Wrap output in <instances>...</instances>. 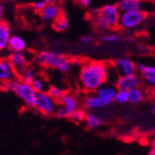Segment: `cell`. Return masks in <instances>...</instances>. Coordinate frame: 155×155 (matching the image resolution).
Returning <instances> with one entry per match:
<instances>
[{
  "instance_id": "6da1fadb",
  "label": "cell",
  "mask_w": 155,
  "mask_h": 155,
  "mask_svg": "<svg viewBox=\"0 0 155 155\" xmlns=\"http://www.w3.org/2000/svg\"><path fill=\"white\" fill-rule=\"evenodd\" d=\"M107 64L103 62H86L81 65L80 82L82 88L88 92L98 90L108 79Z\"/></svg>"
},
{
  "instance_id": "7a4b0ae2",
  "label": "cell",
  "mask_w": 155,
  "mask_h": 155,
  "mask_svg": "<svg viewBox=\"0 0 155 155\" xmlns=\"http://www.w3.org/2000/svg\"><path fill=\"white\" fill-rule=\"evenodd\" d=\"M121 12L114 4H107L100 9L99 16L93 19L95 27L99 31L115 30L119 27Z\"/></svg>"
},
{
  "instance_id": "3957f363",
  "label": "cell",
  "mask_w": 155,
  "mask_h": 155,
  "mask_svg": "<svg viewBox=\"0 0 155 155\" xmlns=\"http://www.w3.org/2000/svg\"><path fill=\"white\" fill-rule=\"evenodd\" d=\"M6 87L8 91L17 95L26 106L30 108L35 107L37 92L32 87L31 84L23 82L16 76L6 84Z\"/></svg>"
},
{
  "instance_id": "277c9868",
  "label": "cell",
  "mask_w": 155,
  "mask_h": 155,
  "mask_svg": "<svg viewBox=\"0 0 155 155\" xmlns=\"http://www.w3.org/2000/svg\"><path fill=\"white\" fill-rule=\"evenodd\" d=\"M36 63L41 67H48L67 72L71 67V61L60 53L52 51H42L36 56Z\"/></svg>"
},
{
  "instance_id": "5b68a950",
  "label": "cell",
  "mask_w": 155,
  "mask_h": 155,
  "mask_svg": "<svg viewBox=\"0 0 155 155\" xmlns=\"http://www.w3.org/2000/svg\"><path fill=\"white\" fill-rule=\"evenodd\" d=\"M146 15V12H144L142 9L121 12L119 27L124 30L137 29L144 23Z\"/></svg>"
},
{
  "instance_id": "8992f818",
  "label": "cell",
  "mask_w": 155,
  "mask_h": 155,
  "mask_svg": "<svg viewBox=\"0 0 155 155\" xmlns=\"http://www.w3.org/2000/svg\"><path fill=\"white\" fill-rule=\"evenodd\" d=\"M58 107V101L49 95L47 91L37 93L35 107L36 111L45 116H51L55 114L56 109Z\"/></svg>"
},
{
  "instance_id": "52a82bcc",
  "label": "cell",
  "mask_w": 155,
  "mask_h": 155,
  "mask_svg": "<svg viewBox=\"0 0 155 155\" xmlns=\"http://www.w3.org/2000/svg\"><path fill=\"white\" fill-rule=\"evenodd\" d=\"M78 100L76 97L71 94H65L63 98L58 102V107L55 115L58 118H69L71 113L78 109Z\"/></svg>"
},
{
  "instance_id": "ba28073f",
  "label": "cell",
  "mask_w": 155,
  "mask_h": 155,
  "mask_svg": "<svg viewBox=\"0 0 155 155\" xmlns=\"http://www.w3.org/2000/svg\"><path fill=\"white\" fill-rule=\"evenodd\" d=\"M114 69L119 74V76H129L137 74L138 68L133 61L128 58H119L115 60L113 64Z\"/></svg>"
},
{
  "instance_id": "9c48e42d",
  "label": "cell",
  "mask_w": 155,
  "mask_h": 155,
  "mask_svg": "<svg viewBox=\"0 0 155 155\" xmlns=\"http://www.w3.org/2000/svg\"><path fill=\"white\" fill-rule=\"evenodd\" d=\"M141 84V79L138 74L129 76H119L115 81V86L117 90L130 91L131 89L140 87Z\"/></svg>"
},
{
  "instance_id": "30bf717a",
  "label": "cell",
  "mask_w": 155,
  "mask_h": 155,
  "mask_svg": "<svg viewBox=\"0 0 155 155\" xmlns=\"http://www.w3.org/2000/svg\"><path fill=\"white\" fill-rule=\"evenodd\" d=\"M63 15L62 9L56 3H49L40 11V16L46 23H54L58 18Z\"/></svg>"
},
{
  "instance_id": "8fae6325",
  "label": "cell",
  "mask_w": 155,
  "mask_h": 155,
  "mask_svg": "<svg viewBox=\"0 0 155 155\" xmlns=\"http://www.w3.org/2000/svg\"><path fill=\"white\" fill-rule=\"evenodd\" d=\"M17 76L8 58H0V84H7Z\"/></svg>"
},
{
  "instance_id": "7c38bea8",
  "label": "cell",
  "mask_w": 155,
  "mask_h": 155,
  "mask_svg": "<svg viewBox=\"0 0 155 155\" xmlns=\"http://www.w3.org/2000/svg\"><path fill=\"white\" fill-rule=\"evenodd\" d=\"M8 60H9L14 71L16 72L17 75L27 65H29L28 58H27L26 54L24 53V51L23 52H12L8 57Z\"/></svg>"
},
{
  "instance_id": "4fadbf2b",
  "label": "cell",
  "mask_w": 155,
  "mask_h": 155,
  "mask_svg": "<svg viewBox=\"0 0 155 155\" xmlns=\"http://www.w3.org/2000/svg\"><path fill=\"white\" fill-rule=\"evenodd\" d=\"M138 71L142 74L144 82L150 87H155V66L140 63L137 65Z\"/></svg>"
},
{
  "instance_id": "5bb4252c",
  "label": "cell",
  "mask_w": 155,
  "mask_h": 155,
  "mask_svg": "<svg viewBox=\"0 0 155 155\" xmlns=\"http://www.w3.org/2000/svg\"><path fill=\"white\" fill-rule=\"evenodd\" d=\"M116 92H117L116 86H114L111 85H103L96 91V95L100 97L107 105H109L113 100H114Z\"/></svg>"
},
{
  "instance_id": "9a60e30c",
  "label": "cell",
  "mask_w": 155,
  "mask_h": 155,
  "mask_svg": "<svg viewBox=\"0 0 155 155\" xmlns=\"http://www.w3.org/2000/svg\"><path fill=\"white\" fill-rule=\"evenodd\" d=\"M120 12L141 10L143 7V0H119L116 4Z\"/></svg>"
},
{
  "instance_id": "2e32d148",
  "label": "cell",
  "mask_w": 155,
  "mask_h": 155,
  "mask_svg": "<svg viewBox=\"0 0 155 155\" xmlns=\"http://www.w3.org/2000/svg\"><path fill=\"white\" fill-rule=\"evenodd\" d=\"M27 48V43L23 37L19 35H11L8 48L12 52H23Z\"/></svg>"
},
{
  "instance_id": "e0dca14e",
  "label": "cell",
  "mask_w": 155,
  "mask_h": 155,
  "mask_svg": "<svg viewBox=\"0 0 155 155\" xmlns=\"http://www.w3.org/2000/svg\"><path fill=\"white\" fill-rule=\"evenodd\" d=\"M10 36L11 32L9 25L4 21H0V51L8 48Z\"/></svg>"
},
{
  "instance_id": "ac0fdd59",
  "label": "cell",
  "mask_w": 155,
  "mask_h": 155,
  "mask_svg": "<svg viewBox=\"0 0 155 155\" xmlns=\"http://www.w3.org/2000/svg\"><path fill=\"white\" fill-rule=\"evenodd\" d=\"M37 71L36 69L31 66V65H27L21 72L18 73V77L19 79H21V81L23 82H26V83H31L32 80L35 78V77L37 76Z\"/></svg>"
},
{
  "instance_id": "d6986e66",
  "label": "cell",
  "mask_w": 155,
  "mask_h": 155,
  "mask_svg": "<svg viewBox=\"0 0 155 155\" xmlns=\"http://www.w3.org/2000/svg\"><path fill=\"white\" fill-rule=\"evenodd\" d=\"M85 106L89 110H97V109H101L104 106H107V104L97 95L90 96L86 99L85 100Z\"/></svg>"
},
{
  "instance_id": "ffe728a7",
  "label": "cell",
  "mask_w": 155,
  "mask_h": 155,
  "mask_svg": "<svg viewBox=\"0 0 155 155\" xmlns=\"http://www.w3.org/2000/svg\"><path fill=\"white\" fill-rule=\"evenodd\" d=\"M143 98H144V93L140 87H137L128 91V101L133 104L140 103L143 100Z\"/></svg>"
},
{
  "instance_id": "44dd1931",
  "label": "cell",
  "mask_w": 155,
  "mask_h": 155,
  "mask_svg": "<svg viewBox=\"0 0 155 155\" xmlns=\"http://www.w3.org/2000/svg\"><path fill=\"white\" fill-rule=\"evenodd\" d=\"M32 87L35 89V91L37 93H40V92H45L47 91L48 87L46 85V82L44 78H42L41 76L37 75L35 78L32 80V82L31 83Z\"/></svg>"
},
{
  "instance_id": "7402d4cb",
  "label": "cell",
  "mask_w": 155,
  "mask_h": 155,
  "mask_svg": "<svg viewBox=\"0 0 155 155\" xmlns=\"http://www.w3.org/2000/svg\"><path fill=\"white\" fill-rule=\"evenodd\" d=\"M53 26L56 32H65L68 29L69 23H68V19L64 15H62L60 18H58L57 20L54 23Z\"/></svg>"
},
{
  "instance_id": "603a6c76",
  "label": "cell",
  "mask_w": 155,
  "mask_h": 155,
  "mask_svg": "<svg viewBox=\"0 0 155 155\" xmlns=\"http://www.w3.org/2000/svg\"><path fill=\"white\" fill-rule=\"evenodd\" d=\"M85 122H86L87 127L90 129H95L101 125V119L94 113L86 114Z\"/></svg>"
},
{
  "instance_id": "cb8c5ba5",
  "label": "cell",
  "mask_w": 155,
  "mask_h": 155,
  "mask_svg": "<svg viewBox=\"0 0 155 155\" xmlns=\"http://www.w3.org/2000/svg\"><path fill=\"white\" fill-rule=\"evenodd\" d=\"M47 92L49 93V95L52 97L53 99H54L58 102H59V100L63 98V96L66 94L62 88H60L59 86H52L48 87Z\"/></svg>"
},
{
  "instance_id": "d4e9b609",
  "label": "cell",
  "mask_w": 155,
  "mask_h": 155,
  "mask_svg": "<svg viewBox=\"0 0 155 155\" xmlns=\"http://www.w3.org/2000/svg\"><path fill=\"white\" fill-rule=\"evenodd\" d=\"M85 117H86V114L84 113V111L82 110L77 109L71 113V115L69 116V119L76 124H80L85 121Z\"/></svg>"
},
{
  "instance_id": "484cf974",
  "label": "cell",
  "mask_w": 155,
  "mask_h": 155,
  "mask_svg": "<svg viewBox=\"0 0 155 155\" xmlns=\"http://www.w3.org/2000/svg\"><path fill=\"white\" fill-rule=\"evenodd\" d=\"M119 40H120V35L114 33L104 34L101 38V41L106 44H114V43L118 42Z\"/></svg>"
},
{
  "instance_id": "4316f807",
  "label": "cell",
  "mask_w": 155,
  "mask_h": 155,
  "mask_svg": "<svg viewBox=\"0 0 155 155\" xmlns=\"http://www.w3.org/2000/svg\"><path fill=\"white\" fill-rule=\"evenodd\" d=\"M114 100L118 103H126L128 101V92L125 90H117L114 97Z\"/></svg>"
},
{
  "instance_id": "83f0119b",
  "label": "cell",
  "mask_w": 155,
  "mask_h": 155,
  "mask_svg": "<svg viewBox=\"0 0 155 155\" xmlns=\"http://www.w3.org/2000/svg\"><path fill=\"white\" fill-rule=\"evenodd\" d=\"M45 5H46V3L44 1V0H36V1L34 2L33 7H34V9H35L37 11L40 12V11L45 8Z\"/></svg>"
},
{
  "instance_id": "f1b7e54d",
  "label": "cell",
  "mask_w": 155,
  "mask_h": 155,
  "mask_svg": "<svg viewBox=\"0 0 155 155\" xmlns=\"http://www.w3.org/2000/svg\"><path fill=\"white\" fill-rule=\"evenodd\" d=\"M93 42V38L91 35H84L81 37V43L84 45H90Z\"/></svg>"
},
{
  "instance_id": "f546056e",
  "label": "cell",
  "mask_w": 155,
  "mask_h": 155,
  "mask_svg": "<svg viewBox=\"0 0 155 155\" xmlns=\"http://www.w3.org/2000/svg\"><path fill=\"white\" fill-rule=\"evenodd\" d=\"M5 15V4L2 0H0V21H3Z\"/></svg>"
},
{
  "instance_id": "4dcf8cb0",
  "label": "cell",
  "mask_w": 155,
  "mask_h": 155,
  "mask_svg": "<svg viewBox=\"0 0 155 155\" xmlns=\"http://www.w3.org/2000/svg\"><path fill=\"white\" fill-rule=\"evenodd\" d=\"M99 13H100V9H92L91 11V16L92 17V19H94L99 16Z\"/></svg>"
},
{
  "instance_id": "1f68e13d",
  "label": "cell",
  "mask_w": 155,
  "mask_h": 155,
  "mask_svg": "<svg viewBox=\"0 0 155 155\" xmlns=\"http://www.w3.org/2000/svg\"><path fill=\"white\" fill-rule=\"evenodd\" d=\"M78 1H79V3L81 4L82 6L88 7V6H90V4L91 3L92 0H78Z\"/></svg>"
},
{
  "instance_id": "d6a6232c",
  "label": "cell",
  "mask_w": 155,
  "mask_h": 155,
  "mask_svg": "<svg viewBox=\"0 0 155 155\" xmlns=\"http://www.w3.org/2000/svg\"><path fill=\"white\" fill-rule=\"evenodd\" d=\"M44 1L46 3V4H49V3H56L58 0H44Z\"/></svg>"
},
{
  "instance_id": "836d02e7",
  "label": "cell",
  "mask_w": 155,
  "mask_h": 155,
  "mask_svg": "<svg viewBox=\"0 0 155 155\" xmlns=\"http://www.w3.org/2000/svg\"><path fill=\"white\" fill-rule=\"evenodd\" d=\"M149 155H155V149L154 148H152L150 150V151L149 152Z\"/></svg>"
},
{
  "instance_id": "e575fe53",
  "label": "cell",
  "mask_w": 155,
  "mask_h": 155,
  "mask_svg": "<svg viewBox=\"0 0 155 155\" xmlns=\"http://www.w3.org/2000/svg\"><path fill=\"white\" fill-rule=\"evenodd\" d=\"M151 146H152V148H154L155 149V138L152 139V141H151Z\"/></svg>"
},
{
  "instance_id": "d590c367",
  "label": "cell",
  "mask_w": 155,
  "mask_h": 155,
  "mask_svg": "<svg viewBox=\"0 0 155 155\" xmlns=\"http://www.w3.org/2000/svg\"><path fill=\"white\" fill-rule=\"evenodd\" d=\"M151 112H152L153 114H155V104L151 107Z\"/></svg>"
},
{
  "instance_id": "8d00e7d4",
  "label": "cell",
  "mask_w": 155,
  "mask_h": 155,
  "mask_svg": "<svg viewBox=\"0 0 155 155\" xmlns=\"http://www.w3.org/2000/svg\"><path fill=\"white\" fill-rule=\"evenodd\" d=\"M152 16H153V18L155 19V9L152 10Z\"/></svg>"
},
{
  "instance_id": "74e56055",
  "label": "cell",
  "mask_w": 155,
  "mask_h": 155,
  "mask_svg": "<svg viewBox=\"0 0 155 155\" xmlns=\"http://www.w3.org/2000/svg\"><path fill=\"white\" fill-rule=\"evenodd\" d=\"M153 2H154V3H155V0H153Z\"/></svg>"
}]
</instances>
